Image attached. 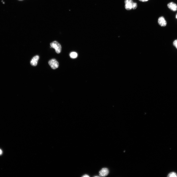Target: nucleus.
<instances>
[{"label": "nucleus", "instance_id": "39448f33", "mask_svg": "<svg viewBox=\"0 0 177 177\" xmlns=\"http://www.w3.org/2000/svg\"><path fill=\"white\" fill-rule=\"evenodd\" d=\"M167 7L171 11H175L177 10V5L173 2H171L167 5Z\"/></svg>", "mask_w": 177, "mask_h": 177}, {"label": "nucleus", "instance_id": "1a4fd4ad", "mask_svg": "<svg viewBox=\"0 0 177 177\" xmlns=\"http://www.w3.org/2000/svg\"><path fill=\"white\" fill-rule=\"evenodd\" d=\"M167 177H177V174L175 172H171L168 174Z\"/></svg>", "mask_w": 177, "mask_h": 177}, {"label": "nucleus", "instance_id": "423d86ee", "mask_svg": "<svg viewBox=\"0 0 177 177\" xmlns=\"http://www.w3.org/2000/svg\"><path fill=\"white\" fill-rule=\"evenodd\" d=\"M109 171L107 168H103L99 172L100 175L101 177H105L107 176L109 174Z\"/></svg>", "mask_w": 177, "mask_h": 177}, {"label": "nucleus", "instance_id": "9d476101", "mask_svg": "<svg viewBox=\"0 0 177 177\" xmlns=\"http://www.w3.org/2000/svg\"><path fill=\"white\" fill-rule=\"evenodd\" d=\"M137 7V3H134L132 6V9L133 10H135Z\"/></svg>", "mask_w": 177, "mask_h": 177}, {"label": "nucleus", "instance_id": "20e7f679", "mask_svg": "<svg viewBox=\"0 0 177 177\" xmlns=\"http://www.w3.org/2000/svg\"><path fill=\"white\" fill-rule=\"evenodd\" d=\"M158 23L159 25L163 27L166 26L167 24L166 22L163 17H161L159 18Z\"/></svg>", "mask_w": 177, "mask_h": 177}, {"label": "nucleus", "instance_id": "4468645a", "mask_svg": "<svg viewBox=\"0 0 177 177\" xmlns=\"http://www.w3.org/2000/svg\"><path fill=\"white\" fill-rule=\"evenodd\" d=\"M2 153V150L0 149V155H1Z\"/></svg>", "mask_w": 177, "mask_h": 177}, {"label": "nucleus", "instance_id": "f8f14e48", "mask_svg": "<svg viewBox=\"0 0 177 177\" xmlns=\"http://www.w3.org/2000/svg\"><path fill=\"white\" fill-rule=\"evenodd\" d=\"M140 1L142 2H145L148 1L149 0H139Z\"/></svg>", "mask_w": 177, "mask_h": 177}, {"label": "nucleus", "instance_id": "7ed1b4c3", "mask_svg": "<svg viewBox=\"0 0 177 177\" xmlns=\"http://www.w3.org/2000/svg\"><path fill=\"white\" fill-rule=\"evenodd\" d=\"M125 8L127 10H131L132 9V6L134 2L132 0H125Z\"/></svg>", "mask_w": 177, "mask_h": 177}, {"label": "nucleus", "instance_id": "ddd939ff", "mask_svg": "<svg viewBox=\"0 0 177 177\" xmlns=\"http://www.w3.org/2000/svg\"><path fill=\"white\" fill-rule=\"evenodd\" d=\"M82 177H90V176H89V175H87L85 174Z\"/></svg>", "mask_w": 177, "mask_h": 177}, {"label": "nucleus", "instance_id": "2eb2a0df", "mask_svg": "<svg viewBox=\"0 0 177 177\" xmlns=\"http://www.w3.org/2000/svg\"><path fill=\"white\" fill-rule=\"evenodd\" d=\"M176 18L177 19V14L176 15Z\"/></svg>", "mask_w": 177, "mask_h": 177}, {"label": "nucleus", "instance_id": "0eeeda50", "mask_svg": "<svg viewBox=\"0 0 177 177\" xmlns=\"http://www.w3.org/2000/svg\"><path fill=\"white\" fill-rule=\"evenodd\" d=\"M39 59V56L38 55H36L30 61L31 65L33 66H37Z\"/></svg>", "mask_w": 177, "mask_h": 177}, {"label": "nucleus", "instance_id": "f257e3e1", "mask_svg": "<svg viewBox=\"0 0 177 177\" xmlns=\"http://www.w3.org/2000/svg\"><path fill=\"white\" fill-rule=\"evenodd\" d=\"M51 47L54 49L56 52L57 54H59L61 51V46L60 44L57 42L55 41H53L50 44Z\"/></svg>", "mask_w": 177, "mask_h": 177}, {"label": "nucleus", "instance_id": "dca6fc26", "mask_svg": "<svg viewBox=\"0 0 177 177\" xmlns=\"http://www.w3.org/2000/svg\"><path fill=\"white\" fill-rule=\"evenodd\" d=\"M99 176H95V177H99Z\"/></svg>", "mask_w": 177, "mask_h": 177}, {"label": "nucleus", "instance_id": "6e6552de", "mask_svg": "<svg viewBox=\"0 0 177 177\" xmlns=\"http://www.w3.org/2000/svg\"><path fill=\"white\" fill-rule=\"evenodd\" d=\"M70 56L71 58L75 59L77 57V53L75 52H72L70 53Z\"/></svg>", "mask_w": 177, "mask_h": 177}, {"label": "nucleus", "instance_id": "9b49d317", "mask_svg": "<svg viewBox=\"0 0 177 177\" xmlns=\"http://www.w3.org/2000/svg\"><path fill=\"white\" fill-rule=\"evenodd\" d=\"M173 46L177 49V39L175 40L174 41L173 43Z\"/></svg>", "mask_w": 177, "mask_h": 177}, {"label": "nucleus", "instance_id": "f03ea898", "mask_svg": "<svg viewBox=\"0 0 177 177\" xmlns=\"http://www.w3.org/2000/svg\"><path fill=\"white\" fill-rule=\"evenodd\" d=\"M48 63L49 65L53 69H56L59 67V63L55 59H53L50 60Z\"/></svg>", "mask_w": 177, "mask_h": 177}]
</instances>
